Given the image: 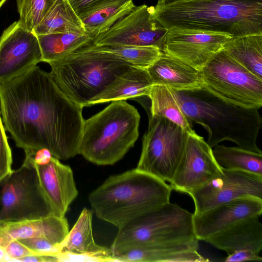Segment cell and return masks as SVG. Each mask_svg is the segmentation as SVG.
<instances>
[{"instance_id":"cell-1","label":"cell","mask_w":262,"mask_h":262,"mask_svg":"<svg viewBox=\"0 0 262 262\" xmlns=\"http://www.w3.org/2000/svg\"><path fill=\"white\" fill-rule=\"evenodd\" d=\"M82 108L62 92L50 72L37 66L0 84L5 129L25 152L46 148L62 160L79 155Z\"/></svg>"},{"instance_id":"cell-2","label":"cell","mask_w":262,"mask_h":262,"mask_svg":"<svg viewBox=\"0 0 262 262\" xmlns=\"http://www.w3.org/2000/svg\"><path fill=\"white\" fill-rule=\"evenodd\" d=\"M165 28L220 33L232 38L262 34V1L185 0L154 7Z\"/></svg>"},{"instance_id":"cell-3","label":"cell","mask_w":262,"mask_h":262,"mask_svg":"<svg viewBox=\"0 0 262 262\" xmlns=\"http://www.w3.org/2000/svg\"><path fill=\"white\" fill-rule=\"evenodd\" d=\"M170 90L190 125L200 124L207 130V142L211 147L229 141L243 149L262 154L256 143L262 123L258 110L229 103L204 86L190 90Z\"/></svg>"},{"instance_id":"cell-4","label":"cell","mask_w":262,"mask_h":262,"mask_svg":"<svg viewBox=\"0 0 262 262\" xmlns=\"http://www.w3.org/2000/svg\"><path fill=\"white\" fill-rule=\"evenodd\" d=\"M166 182L136 168L110 176L89 195L98 218L118 229L169 202Z\"/></svg>"},{"instance_id":"cell-5","label":"cell","mask_w":262,"mask_h":262,"mask_svg":"<svg viewBox=\"0 0 262 262\" xmlns=\"http://www.w3.org/2000/svg\"><path fill=\"white\" fill-rule=\"evenodd\" d=\"M140 115L124 100L112 102L84 119L79 155L96 165H112L134 146L139 136Z\"/></svg>"},{"instance_id":"cell-6","label":"cell","mask_w":262,"mask_h":262,"mask_svg":"<svg viewBox=\"0 0 262 262\" xmlns=\"http://www.w3.org/2000/svg\"><path fill=\"white\" fill-rule=\"evenodd\" d=\"M51 76L62 92L82 107L132 66L105 54L80 47L49 63Z\"/></svg>"},{"instance_id":"cell-7","label":"cell","mask_w":262,"mask_h":262,"mask_svg":"<svg viewBox=\"0 0 262 262\" xmlns=\"http://www.w3.org/2000/svg\"><path fill=\"white\" fill-rule=\"evenodd\" d=\"M193 216V213L169 202L130 221L118 229L110 247L113 258L137 248L199 241Z\"/></svg>"},{"instance_id":"cell-8","label":"cell","mask_w":262,"mask_h":262,"mask_svg":"<svg viewBox=\"0 0 262 262\" xmlns=\"http://www.w3.org/2000/svg\"><path fill=\"white\" fill-rule=\"evenodd\" d=\"M203 86L233 105L258 110L262 106V79L251 73L223 49L200 71Z\"/></svg>"},{"instance_id":"cell-9","label":"cell","mask_w":262,"mask_h":262,"mask_svg":"<svg viewBox=\"0 0 262 262\" xmlns=\"http://www.w3.org/2000/svg\"><path fill=\"white\" fill-rule=\"evenodd\" d=\"M187 134L167 118L150 114L136 168L169 183L183 154Z\"/></svg>"},{"instance_id":"cell-10","label":"cell","mask_w":262,"mask_h":262,"mask_svg":"<svg viewBox=\"0 0 262 262\" xmlns=\"http://www.w3.org/2000/svg\"><path fill=\"white\" fill-rule=\"evenodd\" d=\"M0 220L5 222L35 220L52 215L31 158L2 181Z\"/></svg>"},{"instance_id":"cell-11","label":"cell","mask_w":262,"mask_h":262,"mask_svg":"<svg viewBox=\"0 0 262 262\" xmlns=\"http://www.w3.org/2000/svg\"><path fill=\"white\" fill-rule=\"evenodd\" d=\"M153 13V6H135L91 42L98 46L154 47L163 52L167 29L155 18Z\"/></svg>"},{"instance_id":"cell-12","label":"cell","mask_w":262,"mask_h":262,"mask_svg":"<svg viewBox=\"0 0 262 262\" xmlns=\"http://www.w3.org/2000/svg\"><path fill=\"white\" fill-rule=\"evenodd\" d=\"M222 172L212 148L194 130L187 134L183 154L169 185L172 190L189 194Z\"/></svg>"},{"instance_id":"cell-13","label":"cell","mask_w":262,"mask_h":262,"mask_svg":"<svg viewBox=\"0 0 262 262\" xmlns=\"http://www.w3.org/2000/svg\"><path fill=\"white\" fill-rule=\"evenodd\" d=\"M194 204V214L242 198L262 200V176L223 168V172L189 194Z\"/></svg>"},{"instance_id":"cell-14","label":"cell","mask_w":262,"mask_h":262,"mask_svg":"<svg viewBox=\"0 0 262 262\" xmlns=\"http://www.w3.org/2000/svg\"><path fill=\"white\" fill-rule=\"evenodd\" d=\"M40 62L42 54L37 36L19 21L0 37V84L26 73Z\"/></svg>"},{"instance_id":"cell-15","label":"cell","mask_w":262,"mask_h":262,"mask_svg":"<svg viewBox=\"0 0 262 262\" xmlns=\"http://www.w3.org/2000/svg\"><path fill=\"white\" fill-rule=\"evenodd\" d=\"M231 38L223 33L173 27L167 29L163 52L200 71Z\"/></svg>"},{"instance_id":"cell-16","label":"cell","mask_w":262,"mask_h":262,"mask_svg":"<svg viewBox=\"0 0 262 262\" xmlns=\"http://www.w3.org/2000/svg\"><path fill=\"white\" fill-rule=\"evenodd\" d=\"M31 159L52 215L65 217L78 194L71 168L53 156L40 163H35Z\"/></svg>"},{"instance_id":"cell-17","label":"cell","mask_w":262,"mask_h":262,"mask_svg":"<svg viewBox=\"0 0 262 262\" xmlns=\"http://www.w3.org/2000/svg\"><path fill=\"white\" fill-rule=\"evenodd\" d=\"M261 213L262 200L254 198L233 200L202 213H193L195 233L199 241H205L243 220L260 216Z\"/></svg>"},{"instance_id":"cell-18","label":"cell","mask_w":262,"mask_h":262,"mask_svg":"<svg viewBox=\"0 0 262 262\" xmlns=\"http://www.w3.org/2000/svg\"><path fill=\"white\" fill-rule=\"evenodd\" d=\"M59 261H114L110 248L95 242L92 229V213L84 208L72 229L69 231L58 256Z\"/></svg>"},{"instance_id":"cell-19","label":"cell","mask_w":262,"mask_h":262,"mask_svg":"<svg viewBox=\"0 0 262 262\" xmlns=\"http://www.w3.org/2000/svg\"><path fill=\"white\" fill-rule=\"evenodd\" d=\"M154 85L185 91L203 86L200 71L164 52L147 69Z\"/></svg>"},{"instance_id":"cell-20","label":"cell","mask_w":262,"mask_h":262,"mask_svg":"<svg viewBox=\"0 0 262 262\" xmlns=\"http://www.w3.org/2000/svg\"><path fill=\"white\" fill-rule=\"evenodd\" d=\"M199 241L139 247L114 256V261L206 262L198 252Z\"/></svg>"},{"instance_id":"cell-21","label":"cell","mask_w":262,"mask_h":262,"mask_svg":"<svg viewBox=\"0 0 262 262\" xmlns=\"http://www.w3.org/2000/svg\"><path fill=\"white\" fill-rule=\"evenodd\" d=\"M259 217L243 220L205 241L228 255L240 250H250L259 254L262 250V224Z\"/></svg>"},{"instance_id":"cell-22","label":"cell","mask_w":262,"mask_h":262,"mask_svg":"<svg viewBox=\"0 0 262 262\" xmlns=\"http://www.w3.org/2000/svg\"><path fill=\"white\" fill-rule=\"evenodd\" d=\"M5 226L13 241L41 237L61 247L62 249L69 232V224L65 217L54 215L35 220L5 221Z\"/></svg>"},{"instance_id":"cell-23","label":"cell","mask_w":262,"mask_h":262,"mask_svg":"<svg viewBox=\"0 0 262 262\" xmlns=\"http://www.w3.org/2000/svg\"><path fill=\"white\" fill-rule=\"evenodd\" d=\"M153 85L147 69L131 66L103 92L93 98L90 106L142 96L148 97Z\"/></svg>"},{"instance_id":"cell-24","label":"cell","mask_w":262,"mask_h":262,"mask_svg":"<svg viewBox=\"0 0 262 262\" xmlns=\"http://www.w3.org/2000/svg\"><path fill=\"white\" fill-rule=\"evenodd\" d=\"M133 0H99L78 16L93 38L107 31L135 7Z\"/></svg>"},{"instance_id":"cell-25","label":"cell","mask_w":262,"mask_h":262,"mask_svg":"<svg viewBox=\"0 0 262 262\" xmlns=\"http://www.w3.org/2000/svg\"><path fill=\"white\" fill-rule=\"evenodd\" d=\"M32 32L36 36L59 33L87 34L68 0H56Z\"/></svg>"},{"instance_id":"cell-26","label":"cell","mask_w":262,"mask_h":262,"mask_svg":"<svg viewBox=\"0 0 262 262\" xmlns=\"http://www.w3.org/2000/svg\"><path fill=\"white\" fill-rule=\"evenodd\" d=\"M223 49L241 65L262 79V34L231 38Z\"/></svg>"},{"instance_id":"cell-27","label":"cell","mask_w":262,"mask_h":262,"mask_svg":"<svg viewBox=\"0 0 262 262\" xmlns=\"http://www.w3.org/2000/svg\"><path fill=\"white\" fill-rule=\"evenodd\" d=\"M42 62L48 64L62 59L92 41L88 34L59 33L37 36Z\"/></svg>"},{"instance_id":"cell-28","label":"cell","mask_w":262,"mask_h":262,"mask_svg":"<svg viewBox=\"0 0 262 262\" xmlns=\"http://www.w3.org/2000/svg\"><path fill=\"white\" fill-rule=\"evenodd\" d=\"M215 160L223 169L243 171L262 176V154L238 146L217 145L212 148Z\"/></svg>"},{"instance_id":"cell-29","label":"cell","mask_w":262,"mask_h":262,"mask_svg":"<svg viewBox=\"0 0 262 262\" xmlns=\"http://www.w3.org/2000/svg\"><path fill=\"white\" fill-rule=\"evenodd\" d=\"M82 47L105 54L132 66L147 69L161 55L162 51L154 47L98 46L87 43Z\"/></svg>"},{"instance_id":"cell-30","label":"cell","mask_w":262,"mask_h":262,"mask_svg":"<svg viewBox=\"0 0 262 262\" xmlns=\"http://www.w3.org/2000/svg\"><path fill=\"white\" fill-rule=\"evenodd\" d=\"M148 97L151 101L150 115L165 117L188 133L194 131L169 88L153 85Z\"/></svg>"},{"instance_id":"cell-31","label":"cell","mask_w":262,"mask_h":262,"mask_svg":"<svg viewBox=\"0 0 262 262\" xmlns=\"http://www.w3.org/2000/svg\"><path fill=\"white\" fill-rule=\"evenodd\" d=\"M19 15L18 21L32 31L41 21L56 0H15Z\"/></svg>"},{"instance_id":"cell-32","label":"cell","mask_w":262,"mask_h":262,"mask_svg":"<svg viewBox=\"0 0 262 262\" xmlns=\"http://www.w3.org/2000/svg\"><path fill=\"white\" fill-rule=\"evenodd\" d=\"M0 113V182L12 170V152Z\"/></svg>"},{"instance_id":"cell-33","label":"cell","mask_w":262,"mask_h":262,"mask_svg":"<svg viewBox=\"0 0 262 262\" xmlns=\"http://www.w3.org/2000/svg\"><path fill=\"white\" fill-rule=\"evenodd\" d=\"M7 261H18L26 256L35 255L34 253L19 241L11 242L3 251Z\"/></svg>"},{"instance_id":"cell-34","label":"cell","mask_w":262,"mask_h":262,"mask_svg":"<svg viewBox=\"0 0 262 262\" xmlns=\"http://www.w3.org/2000/svg\"><path fill=\"white\" fill-rule=\"evenodd\" d=\"M250 260L261 261L262 257L259 256V254L251 250H240L228 255L224 259V261L226 262H240Z\"/></svg>"},{"instance_id":"cell-35","label":"cell","mask_w":262,"mask_h":262,"mask_svg":"<svg viewBox=\"0 0 262 262\" xmlns=\"http://www.w3.org/2000/svg\"><path fill=\"white\" fill-rule=\"evenodd\" d=\"M71 6L78 15L84 10L99 0H68Z\"/></svg>"},{"instance_id":"cell-36","label":"cell","mask_w":262,"mask_h":262,"mask_svg":"<svg viewBox=\"0 0 262 262\" xmlns=\"http://www.w3.org/2000/svg\"><path fill=\"white\" fill-rule=\"evenodd\" d=\"M13 241L8 234L5 221L0 220V250L3 251Z\"/></svg>"},{"instance_id":"cell-37","label":"cell","mask_w":262,"mask_h":262,"mask_svg":"<svg viewBox=\"0 0 262 262\" xmlns=\"http://www.w3.org/2000/svg\"><path fill=\"white\" fill-rule=\"evenodd\" d=\"M185 1V0H158V5H165L177 2Z\"/></svg>"},{"instance_id":"cell-38","label":"cell","mask_w":262,"mask_h":262,"mask_svg":"<svg viewBox=\"0 0 262 262\" xmlns=\"http://www.w3.org/2000/svg\"><path fill=\"white\" fill-rule=\"evenodd\" d=\"M7 0H0V8Z\"/></svg>"},{"instance_id":"cell-39","label":"cell","mask_w":262,"mask_h":262,"mask_svg":"<svg viewBox=\"0 0 262 262\" xmlns=\"http://www.w3.org/2000/svg\"><path fill=\"white\" fill-rule=\"evenodd\" d=\"M260 1H262V0H260Z\"/></svg>"}]
</instances>
